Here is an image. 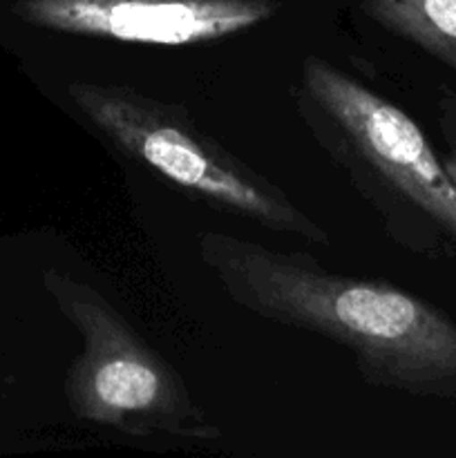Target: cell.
Listing matches in <instances>:
<instances>
[{"instance_id": "cell-4", "label": "cell", "mask_w": 456, "mask_h": 458, "mask_svg": "<svg viewBox=\"0 0 456 458\" xmlns=\"http://www.w3.org/2000/svg\"><path fill=\"white\" fill-rule=\"evenodd\" d=\"M49 293L79 334V356L65 380L72 414L128 437L215 443L222 429L197 405L186 380L134 327L79 277L49 271Z\"/></svg>"}, {"instance_id": "cell-6", "label": "cell", "mask_w": 456, "mask_h": 458, "mask_svg": "<svg viewBox=\"0 0 456 458\" xmlns=\"http://www.w3.org/2000/svg\"><path fill=\"white\" fill-rule=\"evenodd\" d=\"M383 30L456 72V0H362Z\"/></svg>"}, {"instance_id": "cell-3", "label": "cell", "mask_w": 456, "mask_h": 458, "mask_svg": "<svg viewBox=\"0 0 456 458\" xmlns=\"http://www.w3.org/2000/svg\"><path fill=\"white\" fill-rule=\"evenodd\" d=\"M67 94L107 146L190 199L266 231L329 246V233L284 188L219 143L183 106L101 81H72Z\"/></svg>"}, {"instance_id": "cell-2", "label": "cell", "mask_w": 456, "mask_h": 458, "mask_svg": "<svg viewBox=\"0 0 456 458\" xmlns=\"http://www.w3.org/2000/svg\"><path fill=\"white\" fill-rule=\"evenodd\" d=\"M293 106L401 249L456 258V188L407 112L322 56L300 65Z\"/></svg>"}, {"instance_id": "cell-5", "label": "cell", "mask_w": 456, "mask_h": 458, "mask_svg": "<svg viewBox=\"0 0 456 458\" xmlns=\"http://www.w3.org/2000/svg\"><path fill=\"white\" fill-rule=\"evenodd\" d=\"M280 0H21L27 22L58 34L152 47H186L271 21Z\"/></svg>"}, {"instance_id": "cell-7", "label": "cell", "mask_w": 456, "mask_h": 458, "mask_svg": "<svg viewBox=\"0 0 456 458\" xmlns=\"http://www.w3.org/2000/svg\"><path fill=\"white\" fill-rule=\"evenodd\" d=\"M438 130H441L445 152L441 155L443 168L450 174L456 188V92L454 89H441L436 98Z\"/></svg>"}, {"instance_id": "cell-1", "label": "cell", "mask_w": 456, "mask_h": 458, "mask_svg": "<svg viewBox=\"0 0 456 458\" xmlns=\"http://www.w3.org/2000/svg\"><path fill=\"white\" fill-rule=\"evenodd\" d=\"M197 253L232 304L340 344L371 387L456 398V320L427 300L226 233H204Z\"/></svg>"}]
</instances>
